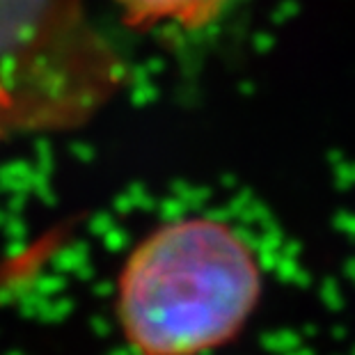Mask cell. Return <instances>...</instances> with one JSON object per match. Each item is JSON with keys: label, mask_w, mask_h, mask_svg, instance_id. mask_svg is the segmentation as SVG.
Wrapping results in <instances>:
<instances>
[{"label": "cell", "mask_w": 355, "mask_h": 355, "mask_svg": "<svg viewBox=\"0 0 355 355\" xmlns=\"http://www.w3.org/2000/svg\"><path fill=\"white\" fill-rule=\"evenodd\" d=\"M252 245L214 218H181L142 236L117 275L115 316L133 355H211L259 307Z\"/></svg>", "instance_id": "6da1fadb"}, {"label": "cell", "mask_w": 355, "mask_h": 355, "mask_svg": "<svg viewBox=\"0 0 355 355\" xmlns=\"http://www.w3.org/2000/svg\"><path fill=\"white\" fill-rule=\"evenodd\" d=\"M119 80L85 0H0V142L85 124Z\"/></svg>", "instance_id": "7a4b0ae2"}, {"label": "cell", "mask_w": 355, "mask_h": 355, "mask_svg": "<svg viewBox=\"0 0 355 355\" xmlns=\"http://www.w3.org/2000/svg\"><path fill=\"white\" fill-rule=\"evenodd\" d=\"M115 5L131 28L179 26L198 30L220 17L232 0H115Z\"/></svg>", "instance_id": "3957f363"}]
</instances>
